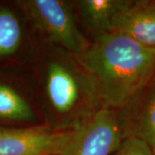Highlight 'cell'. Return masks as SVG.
Instances as JSON below:
<instances>
[{
  "label": "cell",
  "mask_w": 155,
  "mask_h": 155,
  "mask_svg": "<svg viewBox=\"0 0 155 155\" xmlns=\"http://www.w3.org/2000/svg\"><path fill=\"white\" fill-rule=\"evenodd\" d=\"M78 58L105 108H124L153 80L155 53L120 32L99 34Z\"/></svg>",
  "instance_id": "1"
},
{
  "label": "cell",
  "mask_w": 155,
  "mask_h": 155,
  "mask_svg": "<svg viewBox=\"0 0 155 155\" xmlns=\"http://www.w3.org/2000/svg\"><path fill=\"white\" fill-rule=\"evenodd\" d=\"M35 24L48 38L66 49L80 55L88 42L78 29L72 12L62 0L18 1Z\"/></svg>",
  "instance_id": "2"
},
{
  "label": "cell",
  "mask_w": 155,
  "mask_h": 155,
  "mask_svg": "<svg viewBox=\"0 0 155 155\" xmlns=\"http://www.w3.org/2000/svg\"><path fill=\"white\" fill-rule=\"evenodd\" d=\"M123 139L121 119L104 108L74 130L61 155H111Z\"/></svg>",
  "instance_id": "3"
},
{
  "label": "cell",
  "mask_w": 155,
  "mask_h": 155,
  "mask_svg": "<svg viewBox=\"0 0 155 155\" xmlns=\"http://www.w3.org/2000/svg\"><path fill=\"white\" fill-rule=\"evenodd\" d=\"M73 134L43 127H0V155H61Z\"/></svg>",
  "instance_id": "4"
},
{
  "label": "cell",
  "mask_w": 155,
  "mask_h": 155,
  "mask_svg": "<svg viewBox=\"0 0 155 155\" xmlns=\"http://www.w3.org/2000/svg\"><path fill=\"white\" fill-rule=\"evenodd\" d=\"M126 107L129 108L127 121H121L124 138L136 137L144 140L148 145L153 154L155 155L154 80Z\"/></svg>",
  "instance_id": "5"
},
{
  "label": "cell",
  "mask_w": 155,
  "mask_h": 155,
  "mask_svg": "<svg viewBox=\"0 0 155 155\" xmlns=\"http://www.w3.org/2000/svg\"><path fill=\"white\" fill-rule=\"evenodd\" d=\"M113 32L127 35L155 53V1H133L116 18Z\"/></svg>",
  "instance_id": "6"
},
{
  "label": "cell",
  "mask_w": 155,
  "mask_h": 155,
  "mask_svg": "<svg viewBox=\"0 0 155 155\" xmlns=\"http://www.w3.org/2000/svg\"><path fill=\"white\" fill-rule=\"evenodd\" d=\"M47 93L54 109L61 114L72 110L79 98L76 78L59 62L50 64L47 75Z\"/></svg>",
  "instance_id": "7"
},
{
  "label": "cell",
  "mask_w": 155,
  "mask_h": 155,
  "mask_svg": "<svg viewBox=\"0 0 155 155\" xmlns=\"http://www.w3.org/2000/svg\"><path fill=\"white\" fill-rule=\"evenodd\" d=\"M130 0H84L79 5L84 20L100 34L110 33L118 15L127 9Z\"/></svg>",
  "instance_id": "8"
},
{
  "label": "cell",
  "mask_w": 155,
  "mask_h": 155,
  "mask_svg": "<svg viewBox=\"0 0 155 155\" xmlns=\"http://www.w3.org/2000/svg\"><path fill=\"white\" fill-rule=\"evenodd\" d=\"M0 118L28 122L35 114L25 99L8 85L0 84Z\"/></svg>",
  "instance_id": "9"
},
{
  "label": "cell",
  "mask_w": 155,
  "mask_h": 155,
  "mask_svg": "<svg viewBox=\"0 0 155 155\" xmlns=\"http://www.w3.org/2000/svg\"><path fill=\"white\" fill-rule=\"evenodd\" d=\"M21 41L22 28L17 17L9 8H0V56L16 53Z\"/></svg>",
  "instance_id": "10"
},
{
  "label": "cell",
  "mask_w": 155,
  "mask_h": 155,
  "mask_svg": "<svg viewBox=\"0 0 155 155\" xmlns=\"http://www.w3.org/2000/svg\"><path fill=\"white\" fill-rule=\"evenodd\" d=\"M111 155H153L148 145L136 137H127Z\"/></svg>",
  "instance_id": "11"
}]
</instances>
